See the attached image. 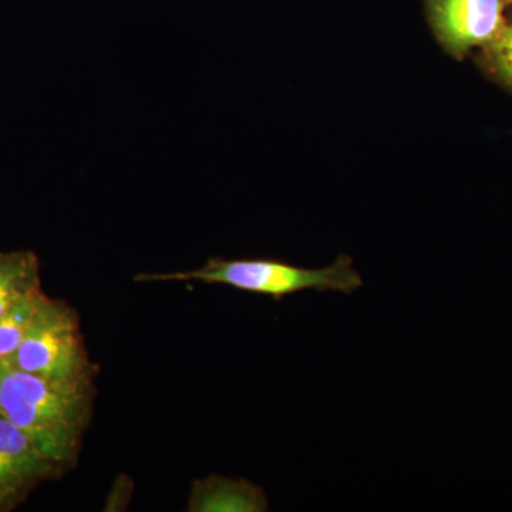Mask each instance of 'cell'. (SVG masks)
Returning a JSON list of instances; mask_svg holds the SVG:
<instances>
[{
	"instance_id": "obj_1",
	"label": "cell",
	"mask_w": 512,
	"mask_h": 512,
	"mask_svg": "<svg viewBox=\"0 0 512 512\" xmlns=\"http://www.w3.org/2000/svg\"><path fill=\"white\" fill-rule=\"evenodd\" d=\"M92 406V377L50 379L0 362V416L55 460L76 456Z\"/></svg>"
},
{
	"instance_id": "obj_2",
	"label": "cell",
	"mask_w": 512,
	"mask_h": 512,
	"mask_svg": "<svg viewBox=\"0 0 512 512\" xmlns=\"http://www.w3.org/2000/svg\"><path fill=\"white\" fill-rule=\"evenodd\" d=\"M136 281H200L271 296L275 301L303 291L352 295L363 286L362 275L348 255H339L332 265L320 269L302 268L276 259L210 258L194 271L138 275Z\"/></svg>"
},
{
	"instance_id": "obj_3",
	"label": "cell",
	"mask_w": 512,
	"mask_h": 512,
	"mask_svg": "<svg viewBox=\"0 0 512 512\" xmlns=\"http://www.w3.org/2000/svg\"><path fill=\"white\" fill-rule=\"evenodd\" d=\"M10 365L50 379L92 377L77 313L46 295Z\"/></svg>"
},
{
	"instance_id": "obj_4",
	"label": "cell",
	"mask_w": 512,
	"mask_h": 512,
	"mask_svg": "<svg viewBox=\"0 0 512 512\" xmlns=\"http://www.w3.org/2000/svg\"><path fill=\"white\" fill-rule=\"evenodd\" d=\"M426 9L434 35L454 56L488 45L505 28L504 0H426Z\"/></svg>"
},
{
	"instance_id": "obj_5",
	"label": "cell",
	"mask_w": 512,
	"mask_h": 512,
	"mask_svg": "<svg viewBox=\"0 0 512 512\" xmlns=\"http://www.w3.org/2000/svg\"><path fill=\"white\" fill-rule=\"evenodd\" d=\"M59 466L25 431L0 416V511L16 507Z\"/></svg>"
},
{
	"instance_id": "obj_6",
	"label": "cell",
	"mask_w": 512,
	"mask_h": 512,
	"mask_svg": "<svg viewBox=\"0 0 512 512\" xmlns=\"http://www.w3.org/2000/svg\"><path fill=\"white\" fill-rule=\"evenodd\" d=\"M192 512H261L268 510L264 491L244 480L211 476L192 485Z\"/></svg>"
},
{
	"instance_id": "obj_7",
	"label": "cell",
	"mask_w": 512,
	"mask_h": 512,
	"mask_svg": "<svg viewBox=\"0 0 512 512\" xmlns=\"http://www.w3.org/2000/svg\"><path fill=\"white\" fill-rule=\"evenodd\" d=\"M37 291H42V281L35 252L0 251V316Z\"/></svg>"
},
{
	"instance_id": "obj_8",
	"label": "cell",
	"mask_w": 512,
	"mask_h": 512,
	"mask_svg": "<svg viewBox=\"0 0 512 512\" xmlns=\"http://www.w3.org/2000/svg\"><path fill=\"white\" fill-rule=\"evenodd\" d=\"M46 293L37 291L15 303L0 316V362L12 359L32 325Z\"/></svg>"
},
{
	"instance_id": "obj_9",
	"label": "cell",
	"mask_w": 512,
	"mask_h": 512,
	"mask_svg": "<svg viewBox=\"0 0 512 512\" xmlns=\"http://www.w3.org/2000/svg\"><path fill=\"white\" fill-rule=\"evenodd\" d=\"M488 45V60L491 66L505 83L512 86V26H505Z\"/></svg>"
},
{
	"instance_id": "obj_10",
	"label": "cell",
	"mask_w": 512,
	"mask_h": 512,
	"mask_svg": "<svg viewBox=\"0 0 512 512\" xmlns=\"http://www.w3.org/2000/svg\"><path fill=\"white\" fill-rule=\"evenodd\" d=\"M511 2H512V0H511Z\"/></svg>"
}]
</instances>
